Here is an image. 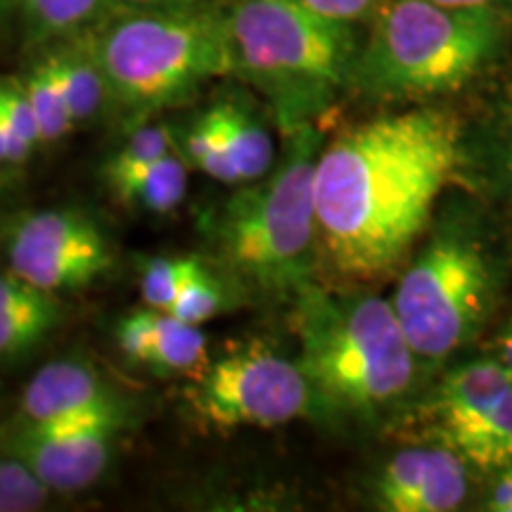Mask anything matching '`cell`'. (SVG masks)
<instances>
[{
    "label": "cell",
    "instance_id": "cell-5",
    "mask_svg": "<svg viewBox=\"0 0 512 512\" xmlns=\"http://www.w3.org/2000/svg\"><path fill=\"white\" fill-rule=\"evenodd\" d=\"M510 29V12L387 0L358 50L351 86L382 102H422L453 93L494 62Z\"/></svg>",
    "mask_w": 512,
    "mask_h": 512
},
{
    "label": "cell",
    "instance_id": "cell-3",
    "mask_svg": "<svg viewBox=\"0 0 512 512\" xmlns=\"http://www.w3.org/2000/svg\"><path fill=\"white\" fill-rule=\"evenodd\" d=\"M285 133L264 178L240 185L209 219L211 245L240 283L271 297H294L318 261L316 162L323 136L313 124Z\"/></svg>",
    "mask_w": 512,
    "mask_h": 512
},
{
    "label": "cell",
    "instance_id": "cell-18",
    "mask_svg": "<svg viewBox=\"0 0 512 512\" xmlns=\"http://www.w3.org/2000/svg\"><path fill=\"white\" fill-rule=\"evenodd\" d=\"M188 162L178 152L159 159L138 174L112 183L110 190L119 202L128 207L147 211V214H169L185 200L188 192Z\"/></svg>",
    "mask_w": 512,
    "mask_h": 512
},
{
    "label": "cell",
    "instance_id": "cell-1",
    "mask_svg": "<svg viewBox=\"0 0 512 512\" xmlns=\"http://www.w3.org/2000/svg\"><path fill=\"white\" fill-rule=\"evenodd\" d=\"M463 162V124L446 107L387 112L337 133L316 162L318 252L339 278L370 283L430 228Z\"/></svg>",
    "mask_w": 512,
    "mask_h": 512
},
{
    "label": "cell",
    "instance_id": "cell-10",
    "mask_svg": "<svg viewBox=\"0 0 512 512\" xmlns=\"http://www.w3.org/2000/svg\"><path fill=\"white\" fill-rule=\"evenodd\" d=\"M10 273L60 294L107 278L114 252L91 216L76 209H38L17 216L3 235Z\"/></svg>",
    "mask_w": 512,
    "mask_h": 512
},
{
    "label": "cell",
    "instance_id": "cell-25",
    "mask_svg": "<svg viewBox=\"0 0 512 512\" xmlns=\"http://www.w3.org/2000/svg\"><path fill=\"white\" fill-rule=\"evenodd\" d=\"M53 491L15 453L0 448V512L38 510Z\"/></svg>",
    "mask_w": 512,
    "mask_h": 512
},
{
    "label": "cell",
    "instance_id": "cell-13",
    "mask_svg": "<svg viewBox=\"0 0 512 512\" xmlns=\"http://www.w3.org/2000/svg\"><path fill=\"white\" fill-rule=\"evenodd\" d=\"M133 408L100 370L76 358L50 361L31 377L22 396L15 418L8 425L43 427L64 420L86 418V415L124 411Z\"/></svg>",
    "mask_w": 512,
    "mask_h": 512
},
{
    "label": "cell",
    "instance_id": "cell-22",
    "mask_svg": "<svg viewBox=\"0 0 512 512\" xmlns=\"http://www.w3.org/2000/svg\"><path fill=\"white\" fill-rule=\"evenodd\" d=\"M176 150V136L169 126L140 124L133 128L124 145L105 164V183L112 185L121 178L138 174Z\"/></svg>",
    "mask_w": 512,
    "mask_h": 512
},
{
    "label": "cell",
    "instance_id": "cell-15",
    "mask_svg": "<svg viewBox=\"0 0 512 512\" xmlns=\"http://www.w3.org/2000/svg\"><path fill=\"white\" fill-rule=\"evenodd\" d=\"M105 0H0V19L27 48H53L98 19Z\"/></svg>",
    "mask_w": 512,
    "mask_h": 512
},
{
    "label": "cell",
    "instance_id": "cell-8",
    "mask_svg": "<svg viewBox=\"0 0 512 512\" xmlns=\"http://www.w3.org/2000/svg\"><path fill=\"white\" fill-rule=\"evenodd\" d=\"M403 427L420 441L448 446L475 470L512 465V380L498 358L482 356L446 370L415 403Z\"/></svg>",
    "mask_w": 512,
    "mask_h": 512
},
{
    "label": "cell",
    "instance_id": "cell-30",
    "mask_svg": "<svg viewBox=\"0 0 512 512\" xmlns=\"http://www.w3.org/2000/svg\"><path fill=\"white\" fill-rule=\"evenodd\" d=\"M482 508L491 512H512V465L498 470V477L491 484Z\"/></svg>",
    "mask_w": 512,
    "mask_h": 512
},
{
    "label": "cell",
    "instance_id": "cell-23",
    "mask_svg": "<svg viewBox=\"0 0 512 512\" xmlns=\"http://www.w3.org/2000/svg\"><path fill=\"white\" fill-rule=\"evenodd\" d=\"M202 268V259H197V256H176V259L159 256V259H150L140 271V294H143L145 306L169 311L178 294L183 292V287Z\"/></svg>",
    "mask_w": 512,
    "mask_h": 512
},
{
    "label": "cell",
    "instance_id": "cell-17",
    "mask_svg": "<svg viewBox=\"0 0 512 512\" xmlns=\"http://www.w3.org/2000/svg\"><path fill=\"white\" fill-rule=\"evenodd\" d=\"M209 110L219 121L228 152L233 157L235 169H238L240 185L264 178L278 162L273 136L268 133L264 121L256 117L249 107L233 100L216 102Z\"/></svg>",
    "mask_w": 512,
    "mask_h": 512
},
{
    "label": "cell",
    "instance_id": "cell-4",
    "mask_svg": "<svg viewBox=\"0 0 512 512\" xmlns=\"http://www.w3.org/2000/svg\"><path fill=\"white\" fill-rule=\"evenodd\" d=\"M233 76L271 100L283 131L313 124L351 86L354 24L332 22L297 0H233L226 10Z\"/></svg>",
    "mask_w": 512,
    "mask_h": 512
},
{
    "label": "cell",
    "instance_id": "cell-14",
    "mask_svg": "<svg viewBox=\"0 0 512 512\" xmlns=\"http://www.w3.org/2000/svg\"><path fill=\"white\" fill-rule=\"evenodd\" d=\"M64 306L57 294L27 283L19 275L0 273V361L36 349L62 323Z\"/></svg>",
    "mask_w": 512,
    "mask_h": 512
},
{
    "label": "cell",
    "instance_id": "cell-29",
    "mask_svg": "<svg viewBox=\"0 0 512 512\" xmlns=\"http://www.w3.org/2000/svg\"><path fill=\"white\" fill-rule=\"evenodd\" d=\"M31 159V152L12 133V128L0 112V174L24 166Z\"/></svg>",
    "mask_w": 512,
    "mask_h": 512
},
{
    "label": "cell",
    "instance_id": "cell-16",
    "mask_svg": "<svg viewBox=\"0 0 512 512\" xmlns=\"http://www.w3.org/2000/svg\"><path fill=\"white\" fill-rule=\"evenodd\" d=\"M60 76L64 98L74 126L88 124L110 102V86L93 46V34L83 31L48 50Z\"/></svg>",
    "mask_w": 512,
    "mask_h": 512
},
{
    "label": "cell",
    "instance_id": "cell-31",
    "mask_svg": "<svg viewBox=\"0 0 512 512\" xmlns=\"http://www.w3.org/2000/svg\"><path fill=\"white\" fill-rule=\"evenodd\" d=\"M434 3L458 10H494L512 15V0H434Z\"/></svg>",
    "mask_w": 512,
    "mask_h": 512
},
{
    "label": "cell",
    "instance_id": "cell-24",
    "mask_svg": "<svg viewBox=\"0 0 512 512\" xmlns=\"http://www.w3.org/2000/svg\"><path fill=\"white\" fill-rule=\"evenodd\" d=\"M486 147H489L491 185H494L503 211L512 221V76L505 83L501 100H498L494 131H491Z\"/></svg>",
    "mask_w": 512,
    "mask_h": 512
},
{
    "label": "cell",
    "instance_id": "cell-12",
    "mask_svg": "<svg viewBox=\"0 0 512 512\" xmlns=\"http://www.w3.org/2000/svg\"><path fill=\"white\" fill-rule=\"evenodd\" d=\"M467 465L453 448L420 441L401 448L370 484V498L384 512H451L470 494Z\"/></svg>",
    "mask_w": 512,
    "mask_h": 512
},
{
    "label": "cell",
    "instance_id": "cell-26",
    "mask_svg": "<svg viewBox=\"0 0 512 512\" xmlns=\"http://www.w3.org/2000/svg\"><path fill=\"white\" fill-rule=\"evenodd\" d=\"M228 304V292L216 275L209 273V268L204 266L188 285L183 287V292L178 294V299L171 304L169 313L178 320L190 325H204L207 320L226 309Z\"/></svg>",
    "mask_w": 512,
    "mask_h": 512
},
{
    "label": "cell",
    "instance_id": "cell-19",
    "mask_svg": "<svg viewBox=\"0 0 512 512\" xmlns=\"http://www.w3.org/2000/svg\"><path fill=\"white\" fill-rule=\"evenodd\" d=\"M209 342L202 325H190L171 316L169 311L157 313L155 342H152L147 368L164 375L200 373L207 366Z\"/></svg>",
    "mask_w": 512,
    "mask_h": 512
},
{
    "label": "cell",
    "instance_id": "cell-21",
    "mask_svg": "<svg viewBox=\"0 0 512 512\" xmlns=\"http://www.w3.org/2000/svg\"><path fill=\"white\" fill-rule=\"evenodd\" d=\"M176 147L185 162L200 169L202 174L223 185H240L238 169H235L226 138H223L219 121L211 110H204L181 136H176Z\"/></svg>",
    "mask_w": 512,
    "mask_h": 512
},
{
    "label": "cell",
    "instance_id": "cell-28",
    "mask_svg": "<svg viewBox=\"0 0 512 512\" xmlns=\"http://www.w3.org/2000/svg\"><path fill=\"white\" fill-rule=\"evenodd\" d=\"M297 3L332 22L356 24L361 19L375 17L387 0H297Z\"/></svg>",
    "mask_w": 512,
    "mask_h": 512
},
{
    "label": "cell",
    "instance_id": "cell-9",
    "mask_svg": "<svg viewBox=\"0 0 512 512\" xmlns=\"http://www.w3.org/2000/svg\"><path fill=\"white\" fill-rule=\"evenodd\" d=\"M185 406L197 422L214 430H268L318 411L299 363L261 342L207 363L185 389Z\"/></svg>",
    "mask_w": 512,
    "mask_h": 512
},
{
    "label": "cell",
    "instance_id": "cell-33",
    "mask_svg": "<svg viewBox=\"0 0 512 512\" xmlns=\"http://www.w3.org/2000/svg\"><path fill=\"white\" fill-rule=\"evenodd\" d=\"M494 356L503 363L505 373H508V377L512 380V320L501 332H498L494 342Z\"/></svg>",
    "mask_w": 512,
    "mask_h": 512
},
{
    "label": "cell",
    "instance_id": "cell-32",
    "mask_svg": "<svg viewBox=\"0 0 512 512\" xmlns=\"http://www.w3.org/2000/svg\"><path fill=\"white\" fill-rule=\"evenodd\" d=\"M126 10H171V8H188L195 5V0H110Z\"/></svg>",
    "mask_w": 512,
    "mask_h": 512
},
{
    "label": "cell",
    "instance_id": "cell-2",
    "mask_svg": "<svg viewBox=\"0 0 512 512\" xmlns=\"http://www.w3.org/2000/svg\"><path fill=\"white\" fill-rule=\"evenodd\" d=\"M299 368L320 413L373 422L413 392L420 361L392 299L306 283L292 297Z\"/></svg>",
    "mask_w": 512,
    "mask_h": 512
},
{
    "label": "cell",
    "instance_id": "cell-7",
    "mask_svg": "<svg viewBox=\"0 0 512 512\" xmlns=\"http://www.w3.org/2000/svg\"><path fill=\"white\" fill-rule=\"evenodd\" d=\"M110 102L140 126L233 74L223 10H126L93 34Z\"/></svg>",
    "mask_w": 512,
    "mask_h": 512
},
{
    "label": "cell",
    "instance_id": "cell-27",
    "mask_svg": "<svg viewBox=\"0 0 512 512\" xmlns=\"http://www.w3.org/2000/svg\"><path fill=\"white\" fill-rule=\"evenodd\" d=\"M157 313L159 309H145L131 311L128 316L119 320L117 325V344L119 351L128 361L147 366L150 361L152 342H155V325H157Z\"/></svg>",
    "mask_w": 512,
    "mask_h": 512
},
{
    "label": "cell",
    "instance_id": "cell-6",
    "mask_svg": "<svg viewBox=\"0 0 512 512\" xmlns=\"http://www.w3.org/2000/svg\"><path fill=\"white\" fill-rule=\"evenodd\" d=\"M501 261L472 209L448 207L403 271L392 297L403 335L420 363L467 347L494 311Z\"/></svg>",
    "mask_w": 512,
    "mask_h": 512
},
{
    "label": "cell",
    "instance_id": "cell-11",
    "mask_svg": "<svg viewBox=\"0 0 512 512\" xmlns=\"http://www.w3.org/2000/svg\"><path fill=\"white\" fill-rule=\"evenodd\" d=\"M131 413L133 408H124L57 425H5L0 448L15 453L53 494H76L105 475Z\"/></svg>",
    "mask_w": 512,
    "mask_h": 512
},
{
    "label": "cell",
    "instance_id": "cell-20",
    "mask_svg": "<svg viewBox=\"0 0 512 512\" xmlns=\"http://www.w3.org/2000/svg\"><path fill=\"white\" fill-rule=\"evenodd\" d=\"M19 79H22L24 91H27L31 107H34L41 145L60 143L74 128V119L69 114L67 98H64L53 57L46 53L41 60L31 64Z\"/></svg>",
    "mask_w": 512,
    "mask_h": 512
}]
</instances>
